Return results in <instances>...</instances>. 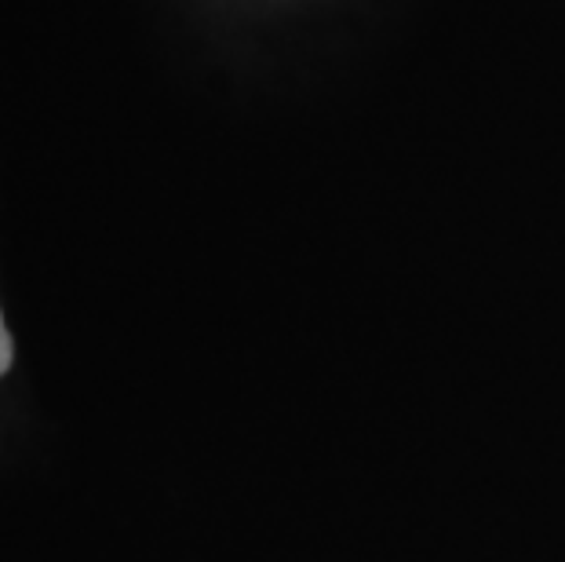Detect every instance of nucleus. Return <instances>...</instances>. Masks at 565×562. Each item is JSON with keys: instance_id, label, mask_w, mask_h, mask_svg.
Segmentation results:
<instances>
[{"instance_id": "obj_1", "label": "nucleus", "mask_w": 565, "mask_h": 562, "mask_svg": "<svg viewBox=\"0 0 565 562\" xmlns=\"http://www.w3.org/2000/svg\"><path fill=\"white\" fill-rule=\"evenodd\" d=\"M8 365H11V337L4 329V318H0V377L8 373Z\"/></svg>"}]
</instances>
